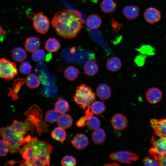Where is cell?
<instances>
[{
	"label": "cell",
	"instance_id": "6da1fadb",
	"mask_svg": "<svg viewBox=\"0 0 166 166\" xmlns=\"http://www.w3.org/2000/svg\"><path fill=\"white\" fill-rule=\"evenodd\" d=\"M52 146L46 141L32 137L21 147L20 152L24 160L20 166H47L50 162Z\"/></svg>",
	"mask_w": 166,
	"mask_h": 166
},
{
	"label": "cell",
	"instance_id": "7a4b0ae2",
	"mask_svg": "<svg viewBox=\"0 0 166 166\" xmlns=\"http://www.w3.org/2000/svg\"><path fill=\"white\" fill-rule=\"evenodd\" d=\"M84 22L78 11L66 9L56 12L51 21L57 34L66 39L75 37L82 29Z\"/></svg>",
	"mask_w": 166,
	"mask_h": 166
},
{
	"label": "cell",
	"instance_id": "3957f363",
	"mask_svg": "<svg viewBox=\"0 0 166 166\" xmlns=\"http://www.w3.org/2000/svg\"><path fill=\"white\" fill-rule=\"evenodd\" d=\"M0 136L6 142L9 152L11 153H20L21 147L26 142L10 125L0 128Z\"/></svg>",
	"mask_w": 166,
	"mask_h": 166
},
{
	"label": "cell",
	"instance_id": "277c9868",
	"mask_svg": "<svg viewBox=\"0 0 166 166\" xmlns=\"http://www.w3.org/2000/svg\"><path fill=\"white\" fill-rule=\"evenodd\" d=\"M96 98V94L91 88L85 84L77 86L73 99L75 103L80 105V108L85 110Z\"/></svg>",
	"mask_w": 166,
	"mask_h": 166
},
{
	"label": "cell",
	"instance_id": "5b68a950",
	"mask_svg": "<svg viewBox=\"0 0 166 166\" xmlns=\"http://www.w3.org/2000/svg\"><path fill=\"white\" fill-rule=\"evenodd\" d=\"M150 142L153 146L149 153L152 159L159 161L162 156L166 153V136L153 135Z\"/></svg>",
	"mask_w": 166,
	"mask_h": 166
},
{
	"label": "cell",
	"instance_id": "8992f818",
	"mask_svg": "<svg viewBox=\"0 0 166 166\" xmlns=\"http://www.w3.org/2000/svg\"><path fill=\"white\" fill-rule=\"evenodd\" d=\"M17 74L16 65L14 62L4 57L0 58V78L9 81Z\"/></svg>",
	"mask_w": 166,
	"mask_h": 166
},
{
	"label": "cell",
	"instance_id": "52a82bcc",
	"mask_svg": "<svg viewBox=\"0 0 166 166\" xmlns=\"http://www.w3.org/2000/svg\"><path fill=\"white\" fill-rule=\"evenodd\" d=\"M30 16L33 20L34 28L38 33L45 34L48 31L50 26L47 17L41 12L35 14L32 13Z\"/></svg>",
	"mask_w": 166,
	"mask_h": 166
},
{
	"label": "cell",
	"instance_id": "ba28073f",
	"mask_svg": "<svg viewBox=\"0 0 166 166\" xmlns=\"http://www.w3.org/2000/svg\"><path fill=\"white\" fill-rule=\"evenodd\" d=\"M110 160L117 161L120 163L131 164L138 160V156L135 153L129 151H121L113 152L110 154Z\"/></svg>",
	"mask_w": 166,
	"mask_h": 166
},
{
	"label": "cell",
	"instance_id": "9c48e42d",
	"mask_svg": "<svg viewBox=\"0 0 166 166\" xmlns=\"http://www.w3.org/2000/svg\"><path fill=\"white\" fill-rule=\"evenodd\" d=\"M150 122L156 135L166 136V118L152 119Z\"/></svg>",
	"mask_w": 166,
	"mask_h": 166
},
{
	"label": "cell",
	"instance_id": "30bf717a",
	"mask_svg": "<svg viewBox=\"0 0 166 166\" xmlns=\"http://www.w3.org/2000/svg\"><path fill=\"white\" fill-rule=\"evenodd\" d=\"M111 123L113 128L118 130H122L127 127L128 121L127 118L123 114L118 113L112 117Z\"/></svg>",
	"mask_w": 166,
	"mask_h": 166
},
{
	"label": "cell",
	"instance_id": "8fae6325",
	"mask_svg": "<svg viewBox=\"0 0 166 166\" xmlns=\"http://www.w3.org/2000/svg\"><path fill=\"white\" fill-rule=\"evenodd\" d=\"M144 17L147 22L152 24L160 20L161 14L157 9L153 7H150L145 11Z\"/></svg>",
	"mask_w": 166,
	"mask_h": 166
},
{
	"label": "cell",
	"instance_id": "7c38bea8",
	"mask_svg": "<svg viewBox=\"0 0 166 166\" xmlns=\"http://www.w3.org/2000/svg\"><path fill=\"white\" fill-rule=\"evenodd\" d=\"M162 96L161 91L156 87L150 88L147 91L146 93L147 101L152 104H156L160 102Z\"/></svg>",
	"mask_w": 166,
	"mask_h": 166
},
{
	"label": "cell",
	"instance_id": "4fadbf2b",
	"mask_svg": "<svg viewBox=\"0 0 166 166\" xmlns=\"http://www.w3.org/2000/svg\"><path fill=\"white\" fill-rule=\"evenodd\" d=\"M73 146L78 149H82L88 145L89 141L88 137L84 133L77 134L71 141Z\"/></svg>",
	"mask_w": 166,
	"mask_h": 166
},
{
	"label": "cell",
	"instance_id": "5bb4252c",
	"mask_svg": "<svg viewBox=\"0 0 166 166\" xmlns=\"http://www.w3.org/2000/svg\"><path fill=\"white\" fill-rule=\"evenodd\" d=\"M25 82V80L23 78H17L14 82L13 88H9L10 91L8 96L11 97L13 100L15 101L18 99V93Z\"/></svg>",
	"mask_w": 166,
	"mask_h": 166
},
{
	"label": "cell",
	"instance_id": "9a60e30c",
	"mask_svg": "<svg viewBox=\"0 0 166 166\" xmlns=\"http://www.w3.org/2000/svg\"><path fill=\"white\" fill-rule=\"evenodd\" d=\"M40 43L38 37H30L26 40L24 47L26 51L30 53L33 52L39 49L40 46Z\"/></svg>",
	"mask_w": 166,
	"mask_h": 166
},
{
	"label": "cell",
	"instance_id": "2e32d148",
	"mask_svg": "<svg viewBox=\"0 0 166 166\" xmlns=\"http://www.w3.org/2000/svg\"><path fill=\"white\" fill-rule=\"evenodd\" d=\"M111 90L107 84L102 83L97 87L96 93L97 96L101 99L105 100L108 99L111 95Z\"/></svg>",
	"mask_w": 166,
	"mask_h": 166
},
{
	"label": "cell",
	"instance_id": "e0dca14e",
	"mask_svg": "<svg viewBox=\"0 0 166 166\" xmlns=\"http://www.w3.org/2000/svg\"><path fill=\"white\" fill-rule=\"evenodd\" d=\"M139 10L135 5H129L125 6L123 10L124 15L127 19L132 20L136 18L139 15Z\"/></svg>",
	"mask_w": 166,
	"mask_h": 166
},
{
	"label": "cell",
	"instance_id": "ac0fdd59",
	"mask_svg": "<svg viewBox=\"0 0 166 166\" xmlns=\"http://www.w3.org/2000/svg\"><path fill=\"white\" fill-rule=\"evenodd\" d=\"M91 137L92 140L95 144L100 145L105 142L106 135L104 130L99 128L93 130Z\"/></svg>",
	"mask_w": 166,
	"mask_h": 166
},
{
	"label": "cell",
	"instance_id": "d6986e66",
	"mask_svg": "<svg viewBox=\"0 0 166 166\" xmlns=\"http://www.w3.org/2000/svg\"><path fill=\"white\" fill-rule=\"evenodd\" d=\"M86 23L90 29L95 30L99 28L102 23V20L97 14H93L89 16L87 18Z\"/></svg>",
	"mask_w": 166,
	"mask_h": 166
},
{
	"label": "cell",
	"instance_id": "ffe728a7",
	"mask_svg": "<svg viewBox=\"0 0 166 166\" xmlns=\"http://www.w3.org/2000/svg\"><path fill=\"white\" fill-rule=\"evenodd\" d=\"M61 44L59 40L54 38H49L45 43V49L50 53H54L60 48Z\"/></svg>",
	"mask_w": 166,
	"mask_h": 166
},
{
	"label": "cell",
	"instance_id": "44dd1931",
	"mask_svg": "<svg viewBox=\"0 0 166 166\" xmlns=\"http://www.w3.org/2000/svg\"><path fill=\"white\" fill-rule=\"evenodd\" d=\"M84 69L86 75L93 76L98 72L99 68L95 61L93 60H89L85 63Z\"/></svg>",
	"mask_w": 166,
	"mask_h": 166
},
{
	"label": "cell",
	"instance_id": "7402d4cb",
	"mask_svg": "<svg viewBox=\"0 0 166 166\" xmlns=\"http://www.w3.org/2000/svg\"><path fill=\"white\" fill-rule=\"evenodd\" d=\"M121 66L122 63L120 59L116 57H111L107 61V67L108 70L112 72H116L119 70Z\"/></svg>",
	"mask_w": 166,
	"mask_h": 166
},
{
	"label": "cell",
	"instance_id": "603a6c76",
	"mask_svg": "<svg viewBox=\"0 0 166 166\" xmlns=\"http://www.w3.org/2000/svg\"><path fill=\"white\" fill-rule=\"evenodd\" d=\"M11 56L14 61L18 62H22L26 59L27 53L22 48L17 47L12 50Z\"/></svg>",
	"mask_w": 166,
	"mask_h": 166
},
{
	"label": "cell",
	"instance_id": "cb8c5ba5",
	"mask_svg": "<svg viewBox=\"0 0 166 166\" xmlns=\"http://www.w3.org/2000/svg\"><path fill=\"white\" fill-rule=\"evenodd\" d=\"M73 122L72 117L69 115L65 114H61L57 121L58 126L65 129L70 127Z\"/></svg>",
	"mask_w": 166,
	"mask_h": 166
},
{
	"label": "cell",
	"instance_id": "d4e9b609",
	"mask_svg": "<svg viewBox=\"0 0 166 166\" xmlns=\"http://www.w3.org/2000/svg\"><path fill=\"white\" fill-rule=\"evenodd\" d=\"M100 6L101 10L105 13L113 12L117 6L116 3L114 0H103L101 2Z\"/></svg>",
	"mask_w": 166,
	"mask_h": 166
},
{
	"label": "cell",
	"instance_id": "484cf974",
	"mask_svg": "<svg viewBox=\"0 0 166 166\" xmlns=\"http://www.w3.org/2000/svg\"><path fill=\"white\" fill-rule=\"evenodd\" d=\"M55 109L59 113L65 114L69 110L70 105L66 100L59 98L55 103Z\"/></svg>",
	"mask_w": 166,
	"mask_h": 166
},
{
	"label": "cell",
	"instance_id": "4316f807",
	"mask_svg": "<svg viewBox=\"0 0 166 166\" xmlns=\"http://www.w3.org/2000/svg\"><path fill=\"white\" fill-rule=\"evenodd\" d=\"M25 82L27 87L31 89L37 88L41 84L37 76L33 73H29L27 76Z\"/></svg>",
	"mask_w": 166,
	"mask_h": 166
},
{
	"label": "cell",
	"instance_id": "83f0119b",
	"mask_svg": "<svg viewBox=\"0 0 166 166\" xmlns=\"http://www.w3.org/2000/svg\"><path fill=\"white\" fill-rule=\"evenodd\" d=\"M51 136L54 139L61 143L65 140L66 134L64 128L60 127H57L52 131Z\"/></svg>",
	"mask_w": 166,
	"mask_h": 166
},
{
	"label": "cell",
	"instance_id": "f1b7e54d",
	"mask_svg": "<svg viewBox=\"0 0 166 166\" xmlns=\"http://www.w3.org/2000/svg\"><path fill=\"white\" fill-rule=\"evenodd\" d=\"M79 73V70L73 66L68 67L64 71V76L65 78L71 81L75 80Z\"/></svg>",
	"mask_w": 166,
	"mask_h": 166
},
{
	"label": "cell",
	"instance_id": "f546056e",
	"mask_svg": "<svg viewBox=\"0 0 166 166\" xmlns=\"http://www.w3.org/2000/svg\"><path fill=\"white\" fill-rule=\"evenodd\" d=\"M91 111L94 114L99 115L105 110L106 107L104 102L100 101H93L90 105Z\"/></svg>",
	"mask_w": 166,
	"mask_h": 166
},
{
	"label": "cell",
	"instance_id": "4dcf8cb0",
	"mask_svg": "<svg viewBox=\"0 0 166 166\" xmlns=\"http://www.w3.org/2000/svg\"><path fill=\"white\" fill-rule=\"evenodd\" d=\"M86 125L89 129L93 131L99 128L100 121L97 117L93 115L87 121Z\"/></svg>",
	"mask_w": 166,
	"mask_h": 166
},
{
	"label": "cell",
	"instance_id": "1f68e13d",
	"mask_svg": "<svg viewBox=\"0 0 166 166\" xmlns=\"http://www.w3.org/2000/svg\"><path fill=\"white\" fill-rule=\"evenodd\" d=\"M59 116L58 113L55 109L49 110L45 113V119L48 122L53 123L57 121Z\"/></svg>",
	"mask_w": 166,
	"mask_h": 166
},
{
	"label": "cell",
	"instance_id": "d6a6232c",
	"mask_svg": "<svg viewBox=\"0 0 166 166\" xmlns=\"http://www.w3.org/2000/svg\"><path fill=\"white\" fill-rule=\"evenodd\" d=\"M94 114L91 111L90 105L85 110V115L81 117L77 121L76 125L79 127H83L86 125V122L88 119L93 115Z\"/></svg>",
	"mask_w": 166,
	"mask_h": 166
},
{
	"label": "cell",
	"instance_id": "836d02e7",
	"mask_svg": "<svg viewBox=\"0 0 166 166\" xmlns=\"http://www.w3.org/2000/svg\"><path fill=\"white\" fill-rule=\"evenodd\" d=\"M45 53L42 49H38L33 52L32 55V59L36 62L43 60L45 57Z\"/></svg>",
	"mask_w": 166,
	"mask_h": 166
},
{
	"label": "cell",
	"instance_id": "e575fe53",
	"mask_svg": "<svg viewBox=\"0 0 166 166\" xmlns=\"http://www.w3.org/2000/svg\"><path fill=\"white\" fill-rule=\"evenodd\" d=\"M32 69V66L28 61L22 62L19 67V71L23 74L30 73Z\"/></svg>",
	"mask_w": 166,
	"mask_h": 166
},
{
	"label": "cell",
	"instance_id": "d590c367",
	"mask_svg": "<svg viewBox=\"0 0 166 166\" xmlns=\"http://www.w3.org/2000/svg\"><path fill=\"white\" fill-rule=\"evenodd\" d=\"M63 166H74L77 164L76 159L73 156L69 155H66L62 159L61 162Z\"/></svg>",
	"mask_w": 166,
	"mask_h": 166
},
{
	"label": "cell",
	"instance_id": "8d00e7d4",
	"mask_svg": "<svg viewBox=\"0 0 166 166\" xmlns=\"http://www.w3.org/2000/svg\"><path fill=\"white\" fill-rule=\"evenodd\" d=\"M8 152V147L6 141L3 139H0V156H6Z\"/></svg>",
	"mask_w": 166,
	"mask_h": 166
},
{
	"label": "cell",
	"instance_id": "74e56055",
	"mask_svg": "<svg viewBox=\"0 0 166 166\" xmlns=\"http://www.w3.org/2000/svg\"><path fill=\"white\" fill-rule=\"evenodd\" d=\"M144 166H161L159 161L151 159L149 156L144 158L143 159Z\"/></svg>",
	"mask_w": 166,
	"mask_h": 166
},
{
	"label": "cell",
	"instance_id": "f35d334b",
	"mask_svg": "<svg viewBox=\"0 0 166 166\" xmlns=\"http://www.w3.org/2000/svg\"><path fill=\"white\" fill-rule=\"evenodd\" d=\"M159 161L161 166H166V153L162 156Z\"/></svg>",
	"mask_w": 166,
	"mask_h": 166
},
{
	"label": "cell",
	"instance_id": "ab89813d",
	"mask_svg": "<svg viewBox=\"0 0 166 166\" xmlns=\"http://www.w3.org/2000/svg\"><path fill=\"white\" fill-rule=\"evenodd\" d=\"M6 34V31L3 30L1 25L0 24V35L4 36Z\"/></svg>",
	"mask_w": 166,
	"mask_h": 166
},
{
	"label": "cell",
	"instance_id": "60d3db41",
	"mask_svg": "<svg viewBox=\"0 0 166 166\" xmlns=\"http://www.w3.org/2000/svg\"><path fill=\"white\" fill-rule=\"evenodd\" d=\"M105 166H119L120 164L116 162H113L109 163H106L104 165Z\"/></svg>",
	"mask_w": 166,
	"mask_h": 166
},
{
	"label": "cell",
	"instance_id": "b9f144b4",
	"mask_svg": "<svg viewBox=\"0 0 166 166\" xmlns=\"http://www.w3.org/2000/svg\"><path fill=\"white\" fill-rule=\"evenodd\" d=\"M16 162L15 161H13V160H10L9 161L7 162L6 164L5 165H14L15 164L16 162Z\"/></svg>",
	"mask_w": 166,
	"mask_h": 166
},
{
	"label": "cell",
	"instance_id": "7bdbcfd3",
	"mask_svg": "<svg viewBox=\"0 0 166 166\" xmlns=\"http://www.w3.org/2000/svg\"><path fill=\"white\" fill-rule=\"evenodd\" d=\"M165 38H166V35H165Z\"/></svg>",
	"mask_w": 166,
	"mask_h": 166
}]
</instances>
